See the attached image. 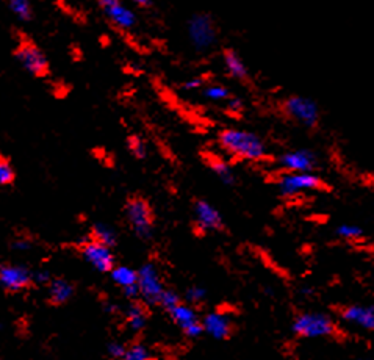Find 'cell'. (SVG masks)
I'll use <instances>...</instances> for the list:
<instances>
[{"mask_svg":"<svg viewBox=\"0 0 374 360\" xmlns=\"http://www.w3.org/2000/svg\"><path fill=\"white\" fill-rule=\"evenodd\" d=\"M219 146L230 156L249 162H260L268 156L266 145L258 135L241 129H224L218 135Z\"/></svg>","mask_w":374,"mask_h":360,"instance_id":"cell-1","label":"cell"},{"mask_svg":"<svg viewBox=\"0 0 374 360\" xmlns=\"http://www.w3.org/2000/svg\"><path fill=\"white\" fill-rule=\"evenodd\" d=\"M188 38L197 52H207L218 41V28L214 19L207 13H196L188 19Z\"/></svg>","mask_w":374,"mask_h":360,"instance_id":"cell-2","label":"cell"},{"mask_svg":"<svg viewBox=\"0 0 374 360\" xmlns=\"http://www.w3.org/2000/svg\"><path fill=\"white\" fill-rule=\"evenodd\" d=\"M282 112L307 129H315L320 123V107L310 97L298 94L287 97L282 102Z\"/></svg>","mask_w":374,"mask_h":360,"instance_id":"cell-3","label":"cell"},{"mask_svg":"<svg viewBox=\"0 0 374 360\" xmlns=\"http://www.w3.org/2000/svg\"><path fill=\"white\" fill-rule=\"evenodd\" d=\"M277 187L282 196L293 198L304 191L326 190V184L314 173H283L277 179Z\"/></svg>","mask_w":374,"mask_h":360,"instance_id":"cell-4","label":"cell"},{"mask_svg":"<svg viewBox=\"0 0 374 360\" xmlns=\"http://www.w3.org/2000/svg\"><path fill=\"white\" fill-rule=\"evenodd\" d=\"M127 220L132 226L133 232L140 238H149L152 235V226H154V215H152L151 205L143 198H132L126 205Z\"/></svg>","mask_w":374,"mask_h":360,"instance_id":"cell-5","label":"cell"},{"mask_svg":"<svg viewBox=\"0 0 374 360\" xmlns=\"http://www.w3.org/2000/svg\"><path fill=\"white\" fill-rule=\"evenodd\" d=\"M16 60L33 77H44L49 74V61L41 49L30 41H24L16 49Z\"/></svg>","mask_w":374,"mask_h":360,"instance_id":"cell-6","label":"cell"},{"mask_svg":"<svg viewBox=\"0 0 374 360\" xmlns=\"http://www.w3.org/2000/svg\"><path fill=\"white\" fill-rule=\"evenodd\" d=\"M293 330L302 337H327L336 332V324L322 313H305L296 318Z\"/></svg>","mask_w":374,"mask_h":360,"instance_id":"cell-7","label":"cell"},{"mask_svg":"<svg viewBox=\"0 0 374 360\" xmlns=\"http://www.w3.org/2000/svg\"><path fill=\"white\" fill-rule=\"evenodd\" d=\"M137 285L140 290V295L151 302V304H157L160 301V296L163 293V284L158 274L157 268L152 264H147L141 266V270L137 273Z\"/></svg>","mask_w":374,"mask_h":360,"instance_id":"cell-8","label":"cell"},{"mask_svg":"<svg viewBox=\"0 0 374 360\" xmlns=\"http://www.w3.org/2000/svg\"><path fill=\"white\" fill-rule=\"evenodd\" d=\"M279 167L285 173H311L316 167V156L309 149L285 152L279 157Z\"/></svg>","mask_w":374,"mask_h":360,"instance_id":"cell-9","label":"cell"},{"mask_svg":"<svg viewBox=\"0 0 374 360\" xmlns=\"http://www.w3.org/2000/svg\"><path fill=\"white\" fill-rule=\"evenodd\" d=\"M83 257L91 266H94L98 271H110L113 268V262H115V257H113L111 251L109 246L102 244L99 242H89L83 246L82 249Z\"/></svg>","mask_w":374,"mask_h":360,"instance_id":"cell-10","label":"cell"},{"mask_svg":"<svg viewBox=\"0 0 374 360\" xmlns=\"http://www.w3.org/2000/svg\"><path fill=\"white\" fill-rule=\"evenodd\" d=\"M196 224L201 231H219L223 229V218L219 211L207 201H197L195 204Z\"/></svg>","mask_w":374,"mask_h":360,"instance_id":"cell-11","label":"cell"},{"mask_svg":"<svg viewBox=\"0 0 374 360\" xmlns=\"http://www.w3.org/2000/svg\"><path fill=\"white\" fill-rule=\"evenodd\" d=\"M30 273L25 270L24 266L18 265H5L0 266V284L3 285L5 288L18 291L25 288L28 284H30Z\"/></svg>","mask_w":374,"mask_h":360,"instance_id":"cell-12","label":"cell"},{"mask_svg":"<svg viewBox=\"0 0 374 360\" xmlns=\"http://www.w3.org/2000/svg\"><path fill=\"white\" fill-rule=\"evenodd\" d=\"M104 13L111 24L122 32L133 30L138 24V18L137 14H135V11L130 10L121 2H118L116 5H113V7L104 10Z\"/></svg>","mask_w":374,"mask_h":360,"instance_id":"cell-13","label":"cell"},{"mask_svg":"<svg viewBox=\"0 0 374 360\" xmlns=\"http://www.w3.org/2000/svg\"><path fill=\"white\" fill-rule=\"evenodd\" d=\"M202 328L206 332L213 335L214 339H228L230 334V319L221 312H213L204 318Z\"/></svg>","mask_w":374,"mask_h":360,"instance_id":"cell-14","label":"cell"},{"mask_svg":"<svg viewBox=\"0 0 374 360\" xmlns=\"http://www.w3.org/2000/svg\"><path fill=\"white\" fill-rule=\"evenodd\" d=\"M223 61L226 71H228L232 78L240 80V82H246L249 78V70L246 63L243 61L240 54L235 49H226L223 52Z\"/></svg>","mask_w":374,"mask_h":360,"instance_id":"cell-15","label":"cell"},{"mask_svg":"<svg viewBox=\"0 0 374 360\" xmlns=\"http://www.w3.org/2000/svg\"><path fill=\"white\" fill-rule=\"evenodd\" d=\"M342 317L349 323H357L365 329L374 328V308L370 307H360V306H351L346 307L342 312Z\"/></svg>","mask_w":374,"mask_h":360,"instance_id":"cell-16","label":"cell"},{"mask_svg":"<svg viewBox=\"0 0 374 360\" xmlns=\"http://www.w3.org/2000/svg\"><path fill=\"white\" fill-rule=\"evenodd\" d=\"M206 162L208 163V167L212 168L213 173L219 177L223 184H226V185L235 184L234 171H232V168L224 162L223 158H219L218 156H212L210 153V156H206Z\"/></svg>","mask_w":374,"mask_h":360,"instance_id":"cell-17","label":"cell"},{"mask_svg":"<svg viewBox=\"0 0 374 360\" xmlns=\"http://www.w3.org/2000/svg\"><path fill=\"white\" fill-rule=\"evenodd\" d=\"M49 293H50V299H52V302H55V304H63V302H66L71 298L74 290L69 282L63 281V279H56V281L50 284Z\"/></svg>","mask_w":374,"mask_h":360,"instance_id":"cell-18","label":"cell"},{"mask_svg":"<svg viewBox=\"0 0 374 360\" xmlns=\"http://www.w3.org/2000/svg\"><path fill=\"white\" fill-rule=\"evenodd\" d=\"M169 312H171V317H173L174 321L177 323L182 329L186 328L188 324L197 321L196 312L192 310L190 306H184V304H180V302L175 307H173Z\"/></svg>","mask_w":374,"mask_h":360,"instance_id":"cell-19","label":"cell"},{"mask_svg":"<svg viewBox=\"0 0 374 360\" xmlns=\"http://www.w3.org/2000/svg\"><path fill=\"white\" fill-rule=\"evenodd\" d=\"M202 96L208 100H214V102H221V100H228L230 94V89L228 87L221 83H208L202 87Z\"/></svg>","mask_w":374,"mask_h":360,"instance_id":"cell-20","label":"cell"},{"mask_svg":"<svg viewBox=\"0 0 374 360\" xmlns=\"http://www.w3.org/2000/svg\"><path fill=\"white\" fill-rule=\"evenodd\" d=\"M113 281H115L118 285H121L122 288L130 287V285L137 284V271H133L132 268L129 266H118L113 270L111 273Z\"/></svg>","mask_w":374,"mask_h":360,"instance_id":"cell-21","label":"cell"},{"mask_svg":"<svg viewBox=\"0 0 374 360\" xmlns=\"http://www.w3.org/2000/svg\"><path fill=\"white\" fill-rule=\"evenodd\" d=\"M93 235L96 242H99L105 246H113L116 243V233L111 227L105 224H96L93 229Z\"/></svg>","mask_w":374,"mask_h":360,"instance_id":"cell-22","label":"cell"},{"mask_svg":"<svg viewBox=\"0 0 374 360\" xmlns=\"http://www.w3.org/2000/svg\"><path fill=\"white\" fill-rule=\"evenodd\" d=\"M10 8L21 21H30L33 18L30 0H10Z\"/></svg>","mask_w":374,"mask_h":360,"instance_id":"cell-23","label":"cell"},{"mask_svg":"<svg viewBox=\"0 0 374 360\" xmlns=\"http://www.w3.org/2000/svg\"><path fill=\"white\" fill-rule=\"evenodd\" d=\"M127 319H129L130 328H132L133 330L143 329L144 324H146V312L143 310V307L141 306L130 307L129 312H127Z\"/></svg>","mask_w":374,"mask_h":360,"instance_id":"cell-24","label":"cell"},{"mask_svg":"<svg viewBox=\"0 0 374 360\" xmlns=\"http://www.w3.org/2000/svg\"><path fill=\"white\" fill-rule=\"evenodd\" d=\"M337 233L344 240H359L364 235V231L359 226H351V224H343L337 229Z\"/></svg>","mask_w":374,"mask_h":360,"instance_id":"cell-25","label":"cell"},{"mask_svg":"<svg viewBox=\"0 0 374 360\" xmlns=\"http://www.w3.org/2000/svg\"><path fill=\"white\" fill-rule=\"evenodd\" d=\"M129 149L130 152L133 153L135 157L137 158H144L146 157V145H144V141L140 138V136H130L129 138Z\"/></svg>","mask_w":374,"mask_h":360,"instance_id":"cell-26","label":"cell"},{"mask_svg":"<svg viewBox=\"0 0 374 360\" xmlns=\"http://www.w3.org/2000/svg\"><path fill=\"white\" fill-rule=\"evenodd\" d=\"M14 180V171L7 160L0 157V185H8Z\"/></svg>","mask_w":374,"mask_h":360,"instance_id":"cell-27","label":"cell"},{"mask_svg":"<svg viewBox=\"0 0 374 360\" xmlns=\"http://www.w3.org/2000/svg\"><path fill=\"white\" fill-rule=\"evenodd\" d=\"M124 359L126 360H149V354L143 345H135L132 348L126 350L124 354Z\"/></svg>","mask_w":374,"mask_h":360,"instance_id":"cell-28","label":"cell"},{"mask_svg":"<svg viewBox=\"0 0 374 360\" xmlns=\"http://www.w3.org/2000/svg\"><path fill=\"white\" fill-rule=\"evenodd\" d=\"M160 304L164 307V308H168V310H171L173 307H175L179 304V296L174 293V291H169V290H163V293L160 296Z\"/></svg>","mask_w":374,"mask_h":360,"instance_id":"cell-29","label":"cell"},{"mask_svg":"<svg viewBox=\"0 0 374 360\" xmlns=\"http://www.w3.org/2000/svg\"><path fill=\"white\" fill-rule=\"evenodd\" d=\"M226 102H228V105H226V110H228L232 114H235V116L241 114V112L245 110V104H243V100L240 99V97L230 96Z\"/></svg>","mask_w":374,"mask_h":360,"instance_id":"cell-30","label":"cell"},{"mask_svg":"<svg viewBox=\"0 0 374 360\" xmlns=\"http://www.w3.org/2000/svg\"><path fill=\"white\" fill-rule=\"evenodd\" d=\"M204 298H206V290L199 288V287H192L188 290V293H186V299L192 304H197V302H202Z\"/></svg>","mask_w":374,"mask_h":360,"instance_id":"cell-31","label":"cell"},{"mask_svg":"<svg viewBox=\"0 0 374 360\" xmlns=\"http://www.w3.org/2000/svg\"><path fill=\"white\" fill-rule=\"evenodd\" d=\"M204 85H206V80H204V77H192L190 80H186L182 87L185 91H197V89H202Z\"/></svg>","mask_w":374,"mask_h":360,"instance_id":"cell-32","label":"cell"},{"mask_svg":"<svg viewBox=\"0 0 374 360\" xmlns=\"http://www.w3.org/2000/svg\"><path fill=\"white\" fill-rule=\"evenodd\" d=\"M184 330L188 337H197L204 332V328L199 321H195V323L186 326V328H184Z\"/></svg>","mask_w":374,"mask_h":360,"instance_id":"cell-33","label":"cell"},{"mask_svg":"<svg viewBox=\"0 0 374 360\" xmlns=\"http://www.w3.org/2000/svg\"><path fill=\"white\" fill-rule=\"evenodd\" d=\"M109 351L113 357L121 359L124 357V354H126V346L121 345V343H111V345L109 346Z\"/></svg>","mask_w":374,"mask_h":360,"instance_id":"cell-34","label":"cell"},{"mask_svg":"<svg viewBox=\"0 0 374 360\" xmlns=\"http://www.w3.org/2000/svg\"><path fill=\"white\" fill-rule=\"evenodd\" d=\"M124 293H126L127 298H137V296L140 295V290H138V285H130V287H126L124 288Z\"/></svg>","mask_w":374,"mask_h":360,"instance_id":"cell-35","label":"cell"},{"mask_svg":"<svg viewBox=\"0 0 374 360\" xmlns=\"http://www.w3.org/2000/svg\"><path fill=\"white\" fill-rule=\"evenodd\" d=\"M96 2L99 3V7L102 10H107V8L113 7V5H116L118 2H121V0H96Z\"/></svg>","mask_w":374,"mask_h":360,"instance_id":"cell-36","label":"cell"},{"mask_svg":"<svg viewBox=\"0 0 374 360\" xmlns=\"http://www.w3.org/2000/svg\"><path fill=\"white\" fill-rule=\"evenodd\" d=\"M13 248L18 249V251H25V249L30 248V243L25 242V240H19V242H16L13 244Z\"/></svg>","mask_w":374,"mask_h":360,"instance_id":"cell-37","label":"cell"},{"mask_svg":"<svg viewBox=\"0 0 374 360\" xmlns=\"http://www.w3.org/2000/svg\"><path fill=\"white\" fill-rule=\"evenodd\" d=\"M130 2L135 3L140 8H149L152 5V0H130Z\"/></svg>","mask_w":374,"mask_h":360,"instance_id":"cell-38","label":"cell"},{"mask_svg":"<svg viewBox=\"0 0 374 360\" xmlns=\"http://www.w3.org/2000/svg\"><path fill=\"white\" fill-rule=\"evenodd\" d=\"M36 281L39 282H47L49 281V274L47 273H39L36 276Z\"/></svg>","mask_w":374,"mask_h":360,"instance_id":"cell-39","label":"cell"}]
</instances>
